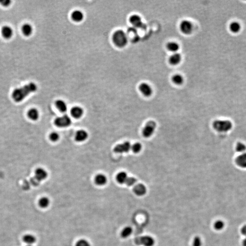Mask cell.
<instances>
[{
  "label": "cell",
  "instance_id": "cell-1",
  "mask_svg": "<svg viewBox=\"0 0 246 246\" xmlns=\"http://www.w3.org/2000/svg\"><path fill=\"white\" fill-rule=\"evenodd\" d=\"M37 87L34 83H30L20 88L14 89L12 93V98L16 102L23 101L30 93L37 90Z\"/></svg>",
  "mask_w": 246,
  "mask_h": 246
},
{
  "label": "cell",
  "instance_id": "cell-2",
  "mask_svg": "<svg viewBox=\"0 0 246 246\" xmlns=\"http://www.w3.org/2000/svg\"><path fill=\"white\" fill-rule=\"evenodd\" d=\"M113 41L117 46L124 47L127 44L128 39L126 33L123 30H117L114 33Z\"/></svg>",
  "mask_w": 246,
  "mask_h": 246
},
{
  "label": "cell",
  "instance_id": "cell-3",
  "mask_svg": "<svg viewBox=\"0 0 246 246\" xmlns=\"http://www.w3.org/2000/svg\"><path fill=\"white\" fill-rule=\"evenodd\" d=\"M212 126L215 130L220 132H228L232 127V123L227 120H216Z\"/></svg>",
  "mask_w": 246,
  "mask_h": 246
},
{
  "label": "cell",
  "instance_id": "cell-4",
  "mask_svg": "<svg viewBox=\"0 0 246 246\" xmlns=\"http://www.w3.org/2000/svg\"><path fill=\"white\" fill-rule=\"evenodd\" d=\"M135 242L137 245L153 246L155 242L154 239L151 237L145 236L136 238L135 239Z\"/></svg>",
  "mask_w": 246,
  "mask_h": 246
},
{
  "label": "cell",
  "instance_id": "cell-5",
  "mask_svg": "<svg viewBox=\"0 0 246 246\" xmlns=\"http://www.w3.org/2000/svg\"><path fill=\"white\" fill-rule=\"evenodd\" d=\"M71 118L67 115L56 118L54 120V124L59 128H65L71 125Z\"/></svg>",
  "mask_w": 246,
  "mask_h": 246
},
{
  "label": "cell",
  "instance_id": "cell-6",
  "mask_svg": "<svg viewBox=\"0 0 246 246\" xmlns=\"http://www.w3.org/2000/svg\"><path fill=\"white\" fill-rule=\"evenodd\" d=\"M156 124L153 121H150L146 123V125L142 130L143 136L145 138H149L154 134Z\"/></svg>",
  "mask_w": 246,
  "mask_h": 246
},
{
  "label": "cell",
  "instance_id": "cell-7",
  "mask_svg": "<svg viewBox=\"0 0 246 246\" xmlns=\"http://www.w3.org/2000/svg\"><path fill=\"white\" fill-rule=\"evenodd\" d=\"M47 177L48 173L46 171L42 168H38L35 170L34 182L36 184H38L40 182L44 180Z\"/></svg>",
  "mask_w": 246,
  "mask_h": 246
},
{
  "label": "cell",
  "instance_id": "cell-8",
  "mask_svg": "<svg viewBox=\"0 0 246 246\" xmlns=\"http://www.w3.org/2000/svg\"><path fill=\"white\" fill-rule=\"evenodd\" d=\"M131 146L130 142L126 141L117 145L115 147L114 150L115 152L117 153H127L131 149Z\"/></svg>",
  "mask_w": 246,
  "mask_h": 246
},
{
  "label": "cell",
  "instance_id": "cell-9",
  "mask_svg": "<svg viewBox=\"0 0 246 246\" xmlns=\"http://www.w3.org/2000/svg\"><path fill=\"white\" fill-rule=\"evenodd\" d=\"M126 35L127 36L128 39L130 40L132 42H137L139 41V39H140V36L138 34V31H137L136 28L135 27H130L128 29Z\"/></svg>",
  "mask_w": 246,
  "mask_h": 246
},
{
  "label": "cell",
  "instance_id": "cell-10",
  "mask_svg": "<svg viewBox=\"0 0 246 246\" xmlns=\"http://www.w3.org/2000/svg\"><path fill=\"white\" fill-rule=\"evenodd\" d=\"M180 29L181 31L184 34H190L193 31V24L188 20H184L181 23Z\"/></svg>",
  "mask_w": 246,
  "mask_h": 246
},
{
  "label": "cell",
  "instance_id": "cell-11",
  "mask_svg": "<svg viewBox=\"0 0 246 246\" xmlns=\"http://www.w3.org/2000/svg\"><path fill=\"white\" fill-rule=\"evenodd\" d=\"M131 23L135 28H142L145 26L142 22V19L140 16L137 15H133L130 17Z\"/></svg>",
  "mask_w": 246,
  "mask_h": 246
},
{
  "label": "cell",
  "instance_id": "cell-12",
  "mask_svg": "<svg viewBox=\"0 0 246 246\" xmlns=\"http://www.w3.org/2000/svg\"><path fill=\"white\" fill-rule=\"evenodd\" d=\"M139 89L142 94L146 97H149L152 93V89L150 85L147 83H143L139 86Z\"/></svg>",
  "mask_w": 246,
  "mask_h": 246
},
{
  "label": "cell",
  "instance_id": "cell-13",
  "mask_svg": "<svg viewBox=\"0 0 246 246\" xmlns=\"http://www.w3.org/2000/svg\"><path fill=\"white\" fill-rule=\"evenodd\" d=\"M133 191L137 196H142L146 193V188L145 185L139 184L134 187Z\"/></svg>",
  "mask_w": 246,
  "mask_h": 246
},
{
  "label": "cell",
  "instance_id": "cell-14",
  "mask_svg": "<svg viewBox=\"0 0 246 246\" xmlns=\"http://www.w3.org/2000/svg\"><path fill=\"white\" fill-rule=\"evenodd\" d=\"M88 134L84 130H79L76 132L75 139L78 142H83L88 138Z\"/></svg>",
  "mask_w": 246,
  "mask_h": 246
},
{
  "label": "cell",
  "instance_id": "cell-15",
  "mask_svg": "<svg viewBox=\"0 0 246 246\" xmlns=\"http://www.w3.org/2000/svg\"><path fill=\"white\" fill-rule=\"evenodd\" d=\"M2 34L3 37L6 39H10L13 34V29L9 26H4L2 29Z\"/></svg>",
  "mask_w": 246,
  "mask_h": 246
},
{
  "label": "cell",
  "instance_id": "cell-16",
  "mask_svg": "<svg viewBox=\"0 0 246 246\" xmlns=\"http://www.w3.org/2000/svg\"><path fill=\"white\" fill-rule=\"evenodd\" d=\"M84 114V110L82 108L79 106H75L71 109V114L73 117L79 119Z\"/></svg>",
  "mask_w": 246,
  "mask_h": 246
},
{
  "label": "cell",
  "instance_id": "cell-17",
  "mask_svg": "<svg viewBox=\"0 0 246 246\" xmlns=\"http://www.w3.org/2000/svg\"><path fill=\"white\" fill-rule=\"evenodd\" d=\"M27 116L32 121H36L39 117V113L35 108H31L27 112Z\"/></svg>",
  "mask_w": 246,
  "mask_h": 246
},
{
  "label": "cell",
  "instance_id": "cell-18",
  "mask_svg": "<svg viewBox=\"0 0 246 246\" xmlns=\"http://www.w3.org/2000/svg\"><path fill=\"white\" fill-rule=\"evenodd\" d=\"M237 164L240 167L246 168V152L242 153L237 158Z\"/></svg>",
  "mask_w": 246,
  "mask_h": 246
},
{
  "label": "cell",
  "instance_id": "cell-19",
  "mask_svg": "<svg viewBox=\"0 0 246 246\" xmlns=\"http://www.w3.org/2000/svg\"><path fill=\"white\" fill-rule=\"evenodd\" d=\"M71 16L73 20L77 22H81L84 18V14L79 10H75L72 13Z\"/></svg>",
  "mask_w": 246,
  "mask_h": 246
},
{
  "label": "cell",
  "instance_id": "cell-20",
  "mask_svg": "<svg viewBox=\"0 0 246 246\" xmlns=\"http://www.w3.org/2000/svg\"><path fill=\"white\" fill-rule=\"evenodd\" d=\"M22 31L23 35L26 36H29L32 34L33 28L30 24L26 23L22 26Z\"/></svg>",
  "mask_w": 246,
  "mask_h": 246
},
{
  "label": "cell",
  "instance_id": "cell-21",
  "mask_svg": "<svg viewBox=\"0 0 246 246\" xmlns=\"http://www.w3.org/2000/svg\"><path fill=\"white\" fill-rule=\"evenodd\" d=\"M182 59L180 54L178 53H175L172 55L169 58V62L171 64L173 65L179 64Z\"/></svg>",
  "mask_w": 246,
  "mask_h": 246
},
{
  "label": "cell",
  "instance_id": "cell-22",
  "mask_svg": "<svg viewBox=\"0 0 246 246\" xmlns=\"http://www.w3.org/2000/svg\"><path fill=\"white\" fill-rule=\"evenodd\" d=\"M107 179L106 177L104 175L100 174L97 175L95 176V182L96 184L99 185V186H103L106 183Z\"/></svg>",
  "mask_w": 246,
  "mask_h": 246
},
{
  "label": "cell",
  "instance_id": "cell-23",
  "mask_svg": "<svg viewBox=\"0 0 246 246\" xmlns=\"http://www.w3.org/2000/svg\"><path fill=\"white\" fill-rule=\"evenodd\" d=\"M56 106L60 111L61 112L64 113L67 111L68 109L67 104L63 100L59 99L57 100L55 102Z\"/></svg>",
  "mask_w": 246,
  "mask_h": 246
},
{
  "label": "cell",
  "instance_id": "cell-24",
  "mask_svg": "<svg viewBox=\"0 0 246 246\" xmlns=\"http://www.w3.org/2000/svg\"><path fill=\"white\" fill-rule=\"evenodd\" d=\"M128 176L126 173L122 171L119 173L116 176V180L120 184H124L126 183Z\"/></svg>",
  "mask_w": 246,
  "mask_h": 246
},
{
  "label": "cell",
  "instance_id": "cell-25",
  "mask_svg": "<svg viewBox=\"0 0 246 246\" xmlns=\"http://www.w3.org/2000/svg\"><path fill=\"white\" fill-rule=\"evenodd\" d=\"M23 241L27 245H32L36 241V238L31 234L25 235L23 238Z\"/></svg>",
  "mask_w": 246,
  "mask_h": 246
},
{
  "label": "cell",
  "instance_id": "cell-26",
  "mask_svg": "<svg viewBox=\"0 0 246 246\" xmlns=\"http://www.w3.org/2000/svg\"><path fill=\"white\" fill-rule=\"evenodd\" d=\"M166 48L169 50L173 52H176L179 49V46L176 42H171L167 43Z\"/></svg>",
  "mask_w": 246,
  "mask_h": 246
},
{
  "label": "cell",
  "instance_id": "cell-27",
  "mask_svg": "<svg viewBox=\"0 0 246 246\" xmlns=\"http://www.w3.org/2000/svg\"><path fill=\"white\" fill-rule=\"evenodd\" d=\"M40 207L42 208H45L49 206L50 201L48 198L43 197L41 198L38 202Z\"/></svg>",
  "mask_w": 246,
  "mask_h": 246
},
{
  "label": "cell",
  "instance_id": "cell-28",
  "mask_svg": "<svg viewBox=\"0 0 246 246\" xmlns=\"http://www.w3.org/2000/svg\"><path fill=\"white\" fill-rule=\"evenodd\" d=\"M132 228L130 226H127L123 229L122 231L121 235L123 238H127L129 237L132 234Z\"/></svg>",
  "mask_w": 246,
  "mask_h": 246
},
{
  "label": "cell",
  "instance_id": "cell-29",
  "mask_svg": "<svg viewBox=\"0 0 246 246\" xmlns=\"http://www.w3.org/2000/svg\"><path fill=\"white\" fill-rule=\"evenodd\" d=\"M172 81L176 84H181L183 82L182 76L179 74L174 75L172 77Z\"/></svg>",
  "mask_w": 246,
  "mask_h": 246
},
{
  "label": "cell",
  "instance_id": "cell-30",
  "mask_svg": "<svg viewBox=\"0 0 246 246\" xmlns=\"http://www.w3.org/2000/svg\"><path fill=\"white\" fill-rule=\"evenodd\" d=\"M230 30L233 32H238L241 29V26L238 22H232L230 26Z\"/></svg>",
  "mask_w": 246,
  "mask_h": 246
},
{
  "label": "cell",
  "instance_id": "cell-31",
  "mask_svg": "<svg viewBox=\"0 0 246 246\" xmlns=\"http://www.w3.org/2000/svg\"><path fill=\"white\" fill-rule=\"evenodd\" d=\"M237 151L241 154L246 152V145L243 143H238L236 146Z\"/></svg>",
  "mask_w": 246,
  "mask_h": 246
},
{
  "label": "cell",
  "instance_id": "cell-32",
  "mask_svg": "<svg viewBox=\"0 0 246 246\" xmlns=\"http://www.w3.org/2000/svg\"><path fill=\"white\" fill-rule=\"evenodd\" d=\"M142 149V145L139 143H136L132 145L131 149L132 151L135 153H139Z\"/></svg>",
  "mask_w": 246,
  "mask_h": 246
},
{
  "label": "cell",
  "instance_id": "cell-33",
  "mask_svg": "<svg viewBox=\"0 0 246 246\" xmlns=\"http://www.w3.org/2000/svg\"><path fill=\"white\" fill-rule=\"evenodd\" d=\"M136 182H137V180L135 178L132 177H128L125 184L127 185L128 186L131 187V186L135 185Z\"/></svg>",
  "mask_w": 246,
  "mask_h": 246
},
{
  "label": "cell",
  "instance_id": "cell-34",
  "mask_svg": "<svg viewBox=\"0 0 246 246\" xmlns=\"http://www.w3.org/2000/svg\"><path fill=\"white\" fill-rule=\"evenodd\" d=\"M49 139L53 142H56L59 139V135L56 132H53L49 135Z\"/></svg>",
  "mask_w": 246,
  "mask_h": 246
},
{
  "label": "cell",
  "instance_id": "cell-35",
  "mask_svg": "<svg viewBox=\"0 0 246 246\" xmlns=\"http://www.w3.org/2000/svg\"><path fill=\"white\" fill-rule=\"evenodd\" d=\"M224 223L223 221L221 220L216 221L214 224V226L215 229L217 230H220L224 227Z\"/></svg>",
  "mask_w": 246,
  "mask_h": 246
},
{
  "label": "cell",
  "instance_id": "cell-36",
  "mask_svg": "<svg viewBox=\"0 0 246 246\" xmlns=\"http://www.w3.org/2000/svg\"><path fill=\"white\" fill-rule=\"evenodd\" d=\"M76 246H90V244L86 240L81 239L76 243Z\"/></svg>",
  "mask_w": 246,
  "mask_h": 246
},
{
  "label": "cell",
  "instance_id": "cell-37",
  "mask_svg": "<svg viewBox=\"0 0 246 246\" xmlns=\"http://www.w3.org/2000/svg\"><path fill=\"white\" fill-rule=\"evenodd\" d=\"M202 240L199 237H196L194 239L193 242V246H202Z\"/></svg>",
  "mask_w": 246,
  "mask_h": 246
},
{
  "label": "cell",
  "instance_id": "cell-38",
  "mask_svg": "<svg viewBox=\"0 0 246 246\" xmlns=\"http://www.w3.org/2000/svg\"><path fill=\"white\" fill-rule=\"evenodd\" d=\"M11 2L10 0H0V4L4 7H8L11 4Z\"/></svg>",
  "mask_w": 246,
  "mask_h": 246
},
{
  "label": "cell",
  "instance_id": "cell-39",
  "mask_svg": "<svg viewBox=\"0 0 246 246\" xmlns=\"http://www.w3.org/2000/svg\"><path fill=\"white\" fill-rule=\"evenodd\" d=\"M241 232L243 235H244L246 236V225L242 227Z\"/></svg>",
  "mask_w": 246,
  "mask_h": 246
},
{
  "label": "cell",
  "instance_id": "cell-40",
  "mask_svg": "<svg viewBox=\"0 0 246 246\" xmlns=\"http://www.w3.org/2000/svg\"><path fill=\"white\" fill-rule=\"evenodd\" d=\"M243 246H246V238L243 241Z\"/></svg>",
  "mask_w": 246,
  "mask_h": 246
},
{
  "label": "cell",
  "instance_id": "cell-41",
  "mask_svg": "<svg viewBox=\"0 0 246 246\" xmlns=\"http://www.w3.org/2000/svg\"><path fill=\"white\" fill-rule=\"evenodd\" d=\"M26 246H32V245H27Z\"/></svg>",
  "mask_w": 246,
  "mask_h": 246
}]
</instances>
